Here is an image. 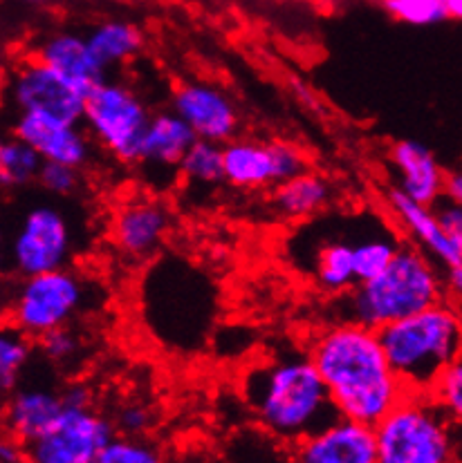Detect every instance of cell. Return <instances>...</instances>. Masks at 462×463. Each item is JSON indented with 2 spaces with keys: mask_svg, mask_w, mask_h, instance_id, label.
Returning a JSON list of instances; mask_svg holds the SVG:
<instances>
[{
  "mask_svg": "<svg viewBox=\"0 0 462 463\" xmlns=\"http://www.w3.org/2000/svg\"><path fill=\"white\" fill-rule=\"evenodd\" d=\"M308 354L339 417L375 428L409 396L386 358L377 329L334 320L314 334Z\"/></svg>",
  "mask_w": 462,
  "mask_h": 463,
  "instance_id": "obj_1",
  "label": "cell"
},
{
  "mask_svg": "<svg viewBox=\"0 0 462 463\" xmlns=\"http://www.w3.org/2000/svg\"><path fill=\"white\" fill-rule=\"evenodd\" d=\"M243 396L263 432L285 448L339 417L308 349L254 363L243 374Z\"/></svg>",
  "mask_w": 462,
  "mask_h": 463,
  "instance_id": "obj_2",
  "label": "cell"
},
{
  "mask_svg": "<svg viewBox=\"0 0 462 463\" xmlns=\"http://www.w3.org/2000/svg\"><path fill=\"white\" fill-rule=\"evenodd\" d=\"M442 300H447L445 278L438 273L431 255L402 244L380 276L337 296V320L381 329Z\"/></svg>",
  "mask_w": 462,
  "mask_h": 463,
  "instance_id": "obj_3",
  "label": "cell"
},
{
  "mask_svg": "<svg viewBox=\"0 0 462 463\" xmlns=\"http://www.w3.org/2000/svg\"><path fill=\"white\" fill-rule=\"evenodd\" d=\"M390 367L409 394H431L462 352V318L447 300L377 329Z\"/></svg>",
  "mask_w": 462,
  "mask_h": 463,
  "instance_id": "obj_4",
  "label": "cell"
},
{
  "mask_svg": "<svg viewBox=\"0 0 462 463\" xmlns=\"http://www.w3.org/2000/svg\"><path fill=\"white\" fill-rule=\"evenodd\" d=\"M375 434L377 463H462V428L431 394H409Z\"/></svg>",
  "mask_w": 462,
  "mask_h": 463,
  "instance_id": "obj_5",
  "label": "cell"
},
{
  "mask_svg": "<svg viewBox=\"0 0 462 463\" xmlns=\"http://www.w3.org/2000/svg\"><path fill=\"white\" fill-rule=\"evenodd\" d=\"M86 298V280L70 267L21 278L7 307L9 325L39 340L54 329L68 327L83 309Z\"/></svg>",
  "mask_w": 462,
  "mask_h": 463,
  "instance_id": "obj_6",
  "label": "cell"
},
{
  "mask_svg": "<svg viewBox=\"0 0 462 463\" xmlns=\"http://www.w3.org/2000/svg\"><path fill=\"white\" fill-rule=\"evenodd\" d=\"M150 110L130 85L103 81L86 99L83 126L88 135L111 157L124 164H140L141 144L149 130Z\"/></svg>",
  "mask_w": 462,
  "mask_h": 463,
  "instance_id": "obj_7",
  "label": "cell"
},
{
  "mask_svg": "<svg viewBox=\"0 0 462 463\" xmlns=\"http://www.w3.org/2000/svg\"><path fill=\"white\" fill-rule=\"evenodd\" d=\"M115 437L112 419L94 408H63L45 432L23 446L25 463H97Z\"/></svg>",
  "mask_w": 462,
  "mask_h": 463,
  "instance_id": "obj_8",
  "label": "cell"
},
{
  "mask_svg": "<svg viewBox=\"0 0 462 463\" xmlns=\"http://www.w3.org/2000/svg\"><path fill=\"white\" fill-rule=\"evenodd\" d=\"M86 99V94L65 81L36 54L18 61L9 74V101L16 108V115H39L65 124H82Z\"/></svg>",
  "mask_w": 462,
  "mask_h": 463,
  "instance_id": "obj_9",
  "label": "cell"
},
{
  "mask_svg": "<svg viewBox=\"0 0 462 463\" xmlns=\"http://www.w3.org/2000/svg\"><path fill=\"white\" fill-rule=\"evenodd\" d=\"M72 226L56 206H34L14 231L9 260L18 278L39 276L68 267L72 255Z\"/></svg>",
  "mask_w": 462,
  "mask_h": 463,
  "instance_id": "obj_10",
  "label": "cell"
},
{
  "mask_svg": "<svg viewBox=\"0 0 462 463\" xmlns=\"http://www.w3.org/2000/svg\"><path fill=\"white\" fill-rule=\"evenodd\" d=\"M223 153L225 182L245 191L278 186L310 170L303 150L287 141L231 139L223 144Z\"/></svg>",
  "mask_w": 462,
  "mask_h": 463,
  "instance_id": "obj_11",
  "label": "cell"
},
{
  "mask_svg": "<svg viewBox=\"0 0 462 463\" xmlns=\"http://www.w3.org/2000/svg\"><path fill=\"white\" fill-rule=\"evenodd\" d=\"M290 463H377L372 425L337 417L287 448Z\"/></svg>",
  "mask_w": 462,
  "mask_h": 463,
  "instance_id": "obj_12",
  "label": "cell"
},
{
  "mask_svg": "<svg viewBox=\"0 0 462 463\" xmlns=\"http://www.w3.org/2000/svg\"><path fill=\"white\" fill-rule=\"evenodd\" d=\"M173 112L180 115L197 139L227 144L236 139L240 117L225 90L209 81H185L173 92Z\"/></svg>",
  "mask_w": 462,
  "mask_h": 463,
  "instance_id": "obj_13",
  "label": "cell"
},
{
  "mask_svg": "<svg viewBox=\"0 0 462 463\" xmlns=\"http://www.w3.org/2000/svg\"><path fill=\"white\" fill-rule=\"evenodd\" d=\"M171 231V211L155 197H133L117 206L111 238L117 251L130 260H146L159 251Z\"/></svg>",
  "mask_w": 462,
  "mask_h": 463,
  "instance_id": "obj_14",
  "label": "cell"
},
{
  "mask_svg": "<svg viewBox=\"0 0 462 463\" xmlns=\"http://www.w3.org/2000/svg\"><path fill=\"white\" fill-rule=\"evenodd\" d=\"M12 135L27 141L41 155L43 162L83 168L92 153L88 130H82L79 124H65V121L47 119V117L16 115Z\"/></svg>",
  "mask_w": 462,
  "mask_h": 463,
  "instance_id": "obj_15",
  "label": "cell"
},
{
  "mask_svg": "<svg viewBox=\"0 0 462 463\" xmlns=\"http://www.w3.org/2000/svg\"><path fill=\"white\" fill-rule=\"evenodd\" d=\"M384 202L398 224L402 226L404 233L418 244L422 251L431 253V258L445 269L462 264V244L451 240L449 235L442 231L440 222H438L433 206L419 204L404 195L398 186H389L384 193Z\"/></svg>",
  "mask_w": 462,
  "mask_h": 463,
  "instance_id": "obj_16",
  "label": "cell"
},
{
  "mask_svg": "<svg viewBox=\"0 0 462 463\" xmlns=\"http://www.w3.org/2000/svg\"><path fill=\"white\" fill-rule=\"evenodd\" d=\"M390 168L404 195L419 204L433 206L445 195L447 170H442L431 150L416 139H402L390 148Z\"/></svg>",
  "mask_w": 462,
  "mask_h": 463,
  "instance_id": "obj_17",
  "label": "cell"
},
{
  "mask_svg": "<svg viewBox=\"0 0 462 463\" xmlns=\"http://www.w3.org/2000/svg\"><path fill=\"white\" fill-rule=\"evenodd\" d=\"M34 54L43 63L50 65L52 70H56L65 81L72 83L79 92L86 94V97L97 85L106 81L108 70L94 59L86 36L82 34H74V32H56V34L47 36L41 43Z\"/></svg>",
  "mask_w": 462,
  "mask_h": 463,
  "instance_id": "obj_18",
  "label": "cell"
},
{
  "mask_svg": "<svg viewBox=\"0 0 462 463\" xmlns=\"http://www.w3.org/2000/svg\"><path fill=\"white\" fill-rule=\"evenodd\" d=\"M61 392L41 385L16 387L5 403V430L7 437L25 446L27 441L45 432L63 412Z\"/></svg>",
  "mask_w": 462,
  "mask_h": 463,
  "instance_id": "obj_19",
  "label": "cell"
},
{
  "mask_svg": "<svg viewBox=\"0 0 462 463\" xmlns=\"http://www.w3.org/2000/svg\"><path fill=\"white\" fill-rule=\"evenodd\" d=\"M196 141L197 135L180 115H176L173 110L159 112V115H153L149 130H146L140 164L180 175L182 159Z\"/></svg>",
  "mask_w": 462,
  "mask_h": 463,
  "instance_id": "obj_20",
  "label": "cell"
},
{
  "mask_svg": "<svg viewBox=\"0 0 462 463\" xmlns=\"http://www.w3.org/2000/svg\"><path fill=\"white\" fill-rule=\"evenodd\" d=\"M332 202V184L323 175L305 170L287 182L278 184L272 193V209L290 222L310 220Z\"/></svg>",
  "mask_w": 462,
  "mask_h": 463,
  "instance_id": "obj_21",
  "label": "cell"
},
{
  "mask_svg": "<svg viewBox=\"0 0 462 463\" xmlns=\"http://www.w3.org/2000/svg\"><path fill=\"white\" fill-rule=\"evenodd\" d=\"M310 273L325 294L342 296L351 291L357 287L355 242L334 238L323 240L313 255Z\"/></svg>",
  "mask_w": 462,
  "mask_h": 463,
  "instance_id": "obj_22",
  "label": "cell"
},
{
  "mask_svg": "<svg viewBox=\"0 0 462 463\" xmlns=\"http://www.w3.org/2000/svg\"><path fill=\"white\" fill-rule=\"evenodd\" d=\"M94 59L106 70L126 63L141 50V32L129 21L99 23L86 34Z\"/></svg>",
  "mask_w": 462,
  "mask_h": 463,
  "instance_id": "obj_23",
  "label": "cell"
},
{
  "mask_svg": "<svg viewBox=\"0 0 462 463\" xmlns=\"http://www.w3.org/2000/svg\"><path fill=\"white\" fill-rule=\"evenodd\" d=\"M399 249H402V242L395 240L386 226H377V229L372 226L371 233H360V240H355L357 285L380 276L393 262Z\"/></svg>",
  "mask_w": 462,
  "mask_h": 463,
  "instance_id": "obj_24",
  "label": "cell"
},
{
  "mask_svg": "<svg viewBox=\"0 0 462 463\" xmlns=\"http://www.w3.org/2000/svg\"><path fill=\"white\" fill-rule=\"evenodd\" d=\"M43 159L21 137L12 135L0 144V182L5 188H21L39 179Z\"/></svg>",
  "mask_w": 462,
  "mask_h": 463,
  "instance_id": "obj_25",
  "label": "cell"
},
{
  "mask_svg": "<svg viewBox=\"0 0 462 463\" xmlns=\"http://www.w3.org/2000/svg\"><path fill=\"white\" fill-rule=\"evenodd\" d=\"M180 177L191 186L209 188L225 182L223 144L197 139L180 164Z\"/></svg>",
  "mask_w": 462,
  "mask_h": 463,
  "instance_id": "obj_26",
  "label": "cell"
},
{
  "mask_svg": "<svg viewBox=\"0 0 462 463\" xmlns=\"http://www.w3.org/2000/svg\"><path fill=\"white\" fill-rule=\"evenodd\" d=\"M30 356L32 338L9 323L5 325L3 334H0V390L3 394H12L16 390L18 379L30 363Z\"/></svg>",
  "mask_w": 462,
  "mask_h": 463,
  "instance_id": "obj_27",
  "label": "cell"
},
{
  "mask_svg": "<svg viewBox=\"0 0 462 463\" xmlns=\"http://www.w3.org/2000/svg\"><path fill=\"white\" fill-rule=\"evenodd\" d=\"M381 7L395 21L416 27L438 25L449 18L445 0H381Z\"/></svg>",
  "mask_w": 462,
  "mask_h": 463,
  "instance_id": "obj_28",
  "label": "cell"
},
{
  "mask_svg": "<svg viewBox=\"0 0 462 463\" xmlns=\"http://www.w3.org/2000/svg\"><path fill=\"white\" fill-rule=\"evenodd\" d=\"M97 463H167L162 450L146 437H124L117 434Z\"/></svg>",
  "mask_w": 462,
  "mask_h": 463,
  "instance_id": "obj_29",
  "label": "cell"
},
{
  "mask_svg": "<svg viewBox=\"0 0 462 463\" xmlns=\"http://www.w3.org/2000/svg\"><path fill=\"white\" fill-rule=\"evenodd\" d=\"M431 399L440 405L442 412L462 428V352L445 370L431 392Z\"/></svg>",
  "mask_w": 462,
  "mask_h": 463,
  "instance_id": "obj_30",
  "label": "cell"
},
{
  "mask_svg": "<svg viewBox=\"0 0 462 463\" xmlns=\"http://www.w3.org/2000/svg\"><path fill=\"white\" fill-rule=\"evenodd\" d=\"M153 410L141 403V401L121 403L117 408L115 417H112V425H115L117 434H124V437H146L150 428H153Z\"/></svg>",
  "mask_w": 462,
  "mask_h": 463,
  "instance_id": "obj_31",
  "label": "cell"
},
{
  "mask_svg": "<svg viewBox=\"0 0 462 463\" xmlns=\"http://www.w3.org/2000/svg\"><path fill=\"white\" fill-rule=\"evenodd\" d=\"M39 347L47 361L56 363V365H63V363H70L77 356L79 349H82V340H79L72 329L59 327L54 332L45 334L43 338H39Z\"/></svg>",
  "mask_w": 462,
  "mask_h": 463,
  "instance_id": "obj_32",
  "label": "cell"
},
{
  "mask_svg": "<svg viewBox=\"0 0 462 463\" xmlns=\"http://www.w3.org/2000/svg\"><path fill=\"white\" fill-rule=\"evenodd\" d=\"M36 182L52 195H70L79 186V168L65 166V164L43 162Z\"/></svg>",
  "mask_w": 462,
  "mask_h": 463,
  "instance_id": "obj_33",
  "label": "cell"
},
{
  "mask_svg": "<svg viewBox=\"0 0 462 463\" xmlns=\"http://www.w3.org/2000/svg\"><path fill=\"white\" fill-rule=\"evenodd\" d=\"M433 213H436L442 231H445L451 240L462 244V204L449 200L447 195H442L440 200L433 204Z\"/></svg>",
  "mask_w": 462,
  "mask_h": 463,
  "instance_id": "obj_34",
  "label": "cell"
},
{
  "mask_svg": "<svg viewBox=\"0 0 462 463\" xmlns=\"http://www.w3.org/2000/svg\"><path fill=\"white\" fill-rule=\"evenodd\" d=\"M61 399L65 408H92V392L86 383H68L61 390Z\"/></svg>",
  "mask_w": 462,
  "mask_h": 463,
  "instance_id": "obj_35",
  "label": "cell"
},
{
  "mask_svg": "<svg viewBox=\"0 0 462 463\" xmlns=\"http://www.w3.org/2000/svg\"><path fill=\"white\" fill-rule=\"evenodd\" d=\"M0 461L3 463H25V448L16 439L5 437L0 446Z\"/></svg>",
  "mask_w": 462,
  "mask_h": 463,
  "instance_id": "obj_36",
  "label": "cell"
},
{
  "mask_svg": "<svg viewBox=\"0 0 462 463\" xmlns=\"http://www.w3.org/2000/svg\"><path fill=\"white\" fill-rule=\"evenodd\" d=\"M442 278H445L447 294L454 296V298H462V264H456V267L445 269Z\"/></svg>",
  "mask_w": 462,
  "mask_h": 463,
  "instance_id": "obj_37",
  "label": "cell"
},
{
  "mask_svg": "<svg viewBox=\"0 0 462 463\" xmlns=\"http://www.w3.org/2000/svg\"><path fill=\"white\" fill-rule=\"evenodd\" d=\"M445 195L449 197V200H454V202H458V204H462V168L447 173Z\"/></svg>",
  "mask_w": 462,
  "mask_h": 463,
  "instance_id": "obj_38",
  "label": "cell"
},
{
  "mask_svg": "<svg viewBox=\"0 0 462 463\" xmlns=\"http://www.w3.org/2000/svg\"><path fill=\"white\" fill-rule=\"evenodd\" d=\"M445 3H447V14H449V18L462 21V0H445Z\"/></svg>",
  "mask_w": 462,
  "mask_h": 463,
  "instance_id": "obj_39",
  "label": "cell"
},
{
  "mask_svg": "<svg viewBox=\"0 0 462 463\" xmlns=\"http://www.w3.org/2000/svg\"><path fill=\"white\" fill-rule=\"evenodd\" d=\"M21 3H30V5H45V3H50V0H21Z\"/></svg>",
  "mask_w": 462,
  "mask_h": 463,
  "instance_id": "obj_40",
  "label": "cell"
}]
</instances>
